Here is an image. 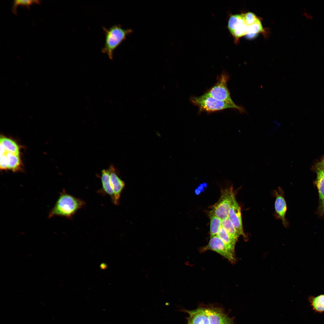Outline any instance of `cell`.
<instances>
[{
    "label": "cell",
    "instance_id": "6da1fadb",
    "mask_svg": "<svg viewBox=\"0 0 324 324\" xmlns=\"http://www.w3.org/2000/svg\"><path fill=\"white\" fill-rule=\"evenodd\" d=\"M188 324H233L230 319L218 310L200 308L187 311Z\"/></svg>",
    "mask_w": 324,
    "mask_h": 324
},
{
    "label": "cell",
    "instance_id": "7a4b0ae2",
    "mask_svg": "<svg viewBox=\"0 0 324 324\" xmlns=\"http://www.w3.org/2000/svg\"><path fill=\"white\" fill-rule=\"evenodd\" d=\"M81 200L63 192L61 193L55 205L49 213L48 218L62 216L70 218L85 205Z\"/></svg>",
    "mask_w": 324,
    "mask_h": 324
},
{
    "label": "cell",
    "instance_id": "3957f363",
    "mask_svg": "<svg viewBox=\"0 0 324 324\" xmlns=\"http://www.w3.org/2000/svg\"><path fill=\"white\" fill-rule=\"evenodd\" d=\"M105 35L104 45L102 52L106 54L112 60L114 50L125 40L127 36L132 33L130 29H125L120 25H115L107 28L103 27Z\"/></svg>",
    "mask_w": 324,
    "mask_h": 324
},
{
    "label": "cell",
    "instance_id": "277c9868",
    "mask_svg": "<svg viewBox=\"0 0 324 324\" xmlns=\"http://www.w3.org/2000/svg\"><path fill=\"white\" fill-rule=\"evenodd\" d=\"M190 100L199 108L201 112H210L228 109H237L241 112H245L244 109L240 106L217 100L206 93L200 96L191 97Z\"/></svg>",
    "mask_w": 324,
    "mask_h": 324
},
{
    "label": "cell",
    "instance_id": "5b68a950",
    "mask_svg": "<svg viewBox=\"0 0 324 324\" xmlns=\"http://www.w3.org/2000/svg\"><path fill=\"white\" fill-rule=\"evenodd\" d=\"M229 78L228 75L223 72L218 77L216 83L205 93L217 100L235 104L227 87Z\"/></svg>",
    "mask_w": 324,
    "mask_h": 324
},
{
    "label": "cell",
    "instance_id": "8992f818",
    "mask_svg": "<svg viewBox=\"0 0 324 324\" xmlns=\"http://www.w3.org/2000/svg\"><path fill=\"white\" fill-rule=\"evenodd\" d=\"M235 195L232 188L222 190L218 201L212 207L211 211L222 220L227 217Z\"/></svg>",
    "mask_w": 324,
    "mask_h": 324
},
{
    "label": "cell",
    "instance_id": "52a82bcc",
    "mask_svg": "<svg viewBox=\"0 0 324 324\" xmlns=\"http://www.w3.org/2000/svg\"><path fill=\"white\" fill-rule=\"evenodd\" d=\"M208 250L217 253L232 264L235 263L236 261L235 255L228 250L223 242L217 235L210 238L208 243L206 245L200 248L199 249L200 252L201 253Z\"/></svg>",
    "mask_w": 324,
    "mask_h": 324
},
{
    "label": "cell",
    "instance_id": "ba28073f",
    "mask_svg": "<svg viewBox=\"0 0 324 324\" xmlns=\"http://www.w3.org/2000/svg\"><path fill=\"white\" fill-rule=\"evenodd\" d=\"M228 217L239 236H242L245 239L246 236L243 231L241 208L236 200L235 196L233 197L229 210Z\"/></svg>",
    "mask_w": 324,
    "mask_h": 324
},
{
    "label": "cell",
    "instance_id": "9c48e42d",
    "mask_svg": "<svg viewBox=\"0 0 324 324\" xmlns=\"http://www.w3.org/2000/svg\"><path fill=\"white\" fill-rule=\"evenodd\" d=\"M108 169L110 172V184L114 193L113 202L114 204L117 205L118 204L121 194L124 187L125 184L117 175L113 166H111Z\"/></svg>",
    "mask_w": 324,
    "mask_h": 324
},
{
    "label": "cell",
    "instance_id": "30bf717a",
    "mask_svg": "<svg viewBox=\"0 0 324 324\" xmlns=\"http://www.w3.org/2000/svg\"><path fill=\"white\" fill-rule=\"evenodd\" d=\"M274 193L276 197L274 203L275 212L278 218L282 220L284 225L285 227H287L288 223L285 218L287 206L283 190L280 188L279 187L278 190H275Z\"/></svg>",
    "mask_w": 324,
    "mask_h": 324
},
{
    "label": "cell",
    "instance_id": "8fae6325",
    "mask_svg": "<svg viewBox=\"0 0 324 324\" xmlns=\"http://www.w3.org/2000/svg\"><path fill=\"white\" fill-rule=\"evenodd\" d=\"M217 236L223 242L228 250L232 254L235 255V245L237 241L232 238L222 226L220 228Z\"/></svg>",
    "mask_w": 324,
    "mask_h": 324
},
{
    "label": "cell",
    "instance_id": "7c38bea8",
    "mask_svg": "<svg viewBox=\"0 0 324 324\" xmlns=\"http://www.w3.org/2000/svg\"><path fill=\"white\" fill-rule=\"evenodd\" d=\"M101 181L104 191L111 197L112 201L114 200V193L111 186L110 179V172L108 169H103L101 171Z\"/></svg>",
    "mask_w": 324,
    "mask_h": 324
},
{
    "label": "cell",
    "instance_id": "4fadbf2b",
    "mask_svg": "<svg viewBox=\"0 0 324 324\" xmlns=\"http://www.w3.org/2000/svg\"><path fill=\"white\" fill-rule=\"evenodd\" d=\"M0 143L4 146L7 152L16 155H19V146L13 140L6 137H1Z\"/></svg>",
    "mask_w": 324,
    "mask_h": 324
},
{
    "label": "cell",
    "instance_id": "5bb4252c",
    "mask_svg": "<svg viewBox=\"0 0 324 324\" xmlns=\"http://www.w3.org/2000/svg\"><path fill=\"white\" fill-rule=\"evenodd\" d=\"M210 219V238L217 235L222 226V220L211 210L209 214Z\"/></svg>",
    "mask_w": 324,
    "mask_h": 324
},
{
    "label": "cell",
    "instance_id": "9a60e30c",
    "mask_svg": "<svg viewBox=\"0 0 324 324\" xmlns=\"http://www.w3.org/2000/svg\"><path fill=\"white\" fill-rule=\"evenodd\" d=\"M308 301L315 312L322 313L324 312V294L316 296H310Z\"/></svg>",
    "mask_w": 324,
    "mask_h": 324
},
{
    "label": "cell",
    "instance_id": "2e32d148",
    "mask_svg": "<svg viewBox=\"0 0 324 324\" xmlns=\"http://www.w3.org/2000/svg\"><path fill=\"white\" fill-rule=\"evenodd\" d=\"M8 160V168L15 172L19 170L21 166L19 155H16L6 152L5 154Z\"/></svg>",
    "mask_w": 324,
    "mask_h": 324
},
{
    "label": "cell",
    "instance_id": "e0dca14e",
    "mask_svg": "<svg viewBox=\"0 0 324 324\" xmlns=\"http://www.w3.org/2000/svg\"><path fill=\"white\" fill-rule=\"evenodd\" d=\"M222 226L232 238L237 241L240 236L228 217L222 220Z\"/></svg>",
    "mask_w": 324,
    "mask_h": 324
},
{
    "label": "cell",
    "instance_id": "ac0fdd59",
    "mask_svg": "<svg viewBox=\"0 0 324 324\" xmlns=\"http://www.w3.org/2000/svg\"><path fill=\"white\" fill-rule=\"evenodd\" d=\"M316 185L318 189L321 204L324 202V174L322 172L316 168Z\"/></svg>",
    "mask_w": 324,
    "mask_h": 324
},
{
    "label": "cell",
    "instance_id": "d6986e66",
    "mask_svg": "<svg viewBox=\"0 0 324 324\" xmlns=\"http://www.w3.org/2000/svg\"><path fill=\"white\" fill-rule=\"evenodd\" d=\"M244 22L242 14L232 15L228 20V29L231 33L238 26Z\"/></svg>",
    "mask_w": 324,
    "mask_h": 324
},
{
    "label": "cell",
    "instance_id": "ffe728a7",
    "mask_svg": "<svg viewBox=\"0 0 324 324\" xmlns=\"http://www.w3.org/2000/svg\"><path fill=\"white\" fill-rule=\"evenodd\" d=\"M264 31L261 22L258 19L254 23L248 26L247 34H255Z\"/></svg>",
    "mask_w": 324,
    "mask_h": 324
},
{
    "label": "cell",
    "instance_id": "44dd1931",
    "mask_svg": "<svg viewBox=\"0 0 324 324\" xmlns=\"http://www.w3.org/2000/svg\"><path fill=\"white\" fill-rule=\"evenodd\" d=\"M40 1L38 0H20L14 1L12 8V12L15 14L17 13V7L19 5L25 6L29 8V6L33 3L39 4Z\"/></svg>",
    "mask_w": 324,
    "mask_h": 324
},
{
    "label": "cell",
    "instance_id": "7402d4cb",
    "mask_svg": "<svg viewBox=\"0 0 324 324\" xmlns=\"http://www.w3.org/2000/svg\"><path fill=\"white\" fill-rule=\"evenodd\" d=\"M248 26L244 22L238 26L231 34L237 39L247 34Z\"/></svg>",
    "mask_w": 324,
    "mask_h": 324
},
{
    "label": "cell",
    "instance_id": "603a6c76",
    "mask_svg": "<svg viewBox=\"0 0 324 324\" xmlns=\"http://www.w3.org/2000/svg\"><path fill=\"white\" fill-rule=\"evenodd\" d=\"M242 14L244 22L248 26L254 23L258 19L254 13L251 12H248Z\"/></svg>",
    "mask_w": 324,
    "mask_h": 324
},
{
    "label": "cell",
    "instance_id": "cb8c5ba5",
    "mask_svg": "<svg viewBox=\"0 0 324 324\" xmlns=\"http://www.w3.org/2000/svg\"><path fill=\"white\" fill-rule=\"evenodd\" d=\"M8 160L7 157L5 154L0 155V167L2 170H6L8 168Z\"/></svg>",
    "mask_w": 324,
    "mask_h": 324
},
{
    "label": "cell",
    "instance_id": "d4e9b609",
    "mask_svg": "<svg viewBox=\"0 0 324 324\" xmlns=\"http://www.w3.org/2000/svg\"><path fill=\"white\" fill-rule=\"evenodd\" d=\"M316 168L321 170L324 174V158L317 164Z\"/></svg>",
    "mask_w": 324,
    "mask_h": 324
},
{
    "label": "cell",
    "instance_id": "484cf974",
    "mask_svg": "<svg viewBox=\"0 0 324 324\" xmlns=\"http://www.w3.org/2000/svg\"><path fill=\"white\" fill-rule=\"evenodd\" d=\"M303 14L308 18L310 19L312 18V16L310 14H308L306 12L304 13Z\"/></svg>",
    "mask_w": 324,
    "mask_h": 324
},
{
    "label": "cell",
    "instance_id": "4316f807",
    "mask_svg": "<svg viewBox=\"0 0 324 324\" xmlns=\"http://www.w3.org/2000/svg\"><path fill=\"white\" fill-rule=\"evenodd\" d=\"M321 206L322 207V210L324 212V202L321 204Z\"/></svg>",
    "mask_w": 324,
    "mask_h": 324
}]
</instances>
